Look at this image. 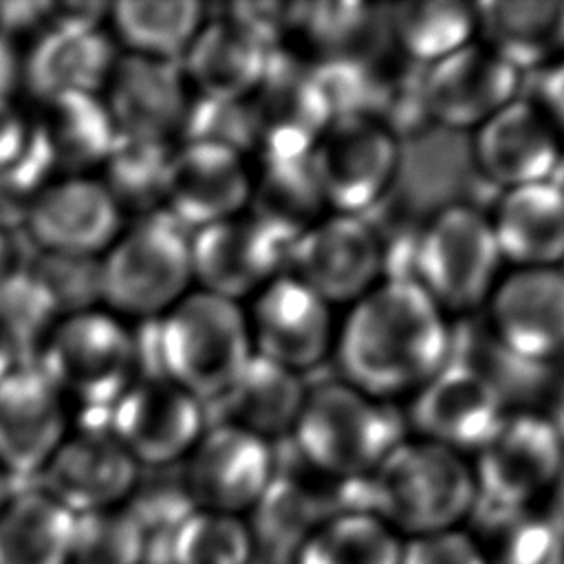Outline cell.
Here are the masks:
<instances>
[{
    "mask_svg": "<svg viewBox=\"0 0 564 564\" xmlns=\"http://www.w3.org/2000/svg\"><path fill=\"white\" fill-rule=\"evenodd\" d=\"M104 425L141 467L183 463L207 427L205 403L161 375H139L110 405Z\"/></svg>",
    "mask_w": 564,
    "mask_h": 564,
    "instance_id": "obj_10",
    "label": "cell"
},
{
    "mask_svg": "<svg viewBox=\"0 0 564 564\" xmlns=\"http://www.w3.org/2000/svg\"><path fill=\"white\" fill-rule=\"evenodd\" d=\"M520 84V70L474 40L421 70V101L432 123L474 132L518 97Z\"/></svg>",
    "mask_w": 564,
    "mask_h": 564,
    "instance_id": "obj_20",
    "label": "cell"
},
{
    "mask_svg": "<svg viewBox=\"0 0 564 564\" xmlns=\"http://www.w3.org/2000/svg\"><path fill=\"white\" fill-rule=\"evenodd\" d=\"M247 212L295 240L328 209L317 189L308 159H293L258 161Z\"/></svg>",
    "mask_w": 564,
    "mask_h": 564,
    "instance_id": "obj_36",
    "label": "cell"
},
{
    "mask_svg": "<svg viewBox=\"0 0 564 564\" xmlns=\"http://www.w3.org/2000/svg\"><path fill=\"white\" fill-rule=\"evenodd\" d=\"M546 511L551 513L555 527L560 529V533H562V538H564V471H562V476H560V480H557L553 494H551L549 500H546Z\"/></svg>",
    "mask_w": 564,
    "mask_h": 564,
    "instance_id": "obj_47",
    "label": "cell"
},
{
    "mask_svg": "<svg viewBox=\"0 0 564 564\" xmlns=\"http://www.w3.org/2000/svg\"><path fill=\"white\" fill-rule=\"evenodd\" d=\"M278 471L273 443L231 423L205 427L183 460L181 487L194 509L249 516Z\"/></svg>",
    "mask_w": 564,
    "mask_h": 564,
    "instance_id": "obj_12",
    "label": "cell"
},
{
    "mask_svg": "<svg viewBox=\"0 0 564 564\" xmlns=\"http://www.w3.org/2000/svg\"><path fill=\"white\" fill-rule=\"evenodd\" d=\"M308 163L328 212L355 214L379 205L401 165V137L372 115H333Z\"/></svg>",
    "mask_w": 564,
    "mask_h": 564,
    "instance_id": "obj_8",
    "label": "cell"
},
{
    "mask_svg": "<svg viewBox=\"0 0 564 564\" xmlns=\"http://www.w3.org/2000/svg\"><path fill=\"white\" fill-rule=\"evenodd\" d=\"M172 148V143L163 141L117 137L110 156L101 165V181L119 203L121 212L137 209L150 214L161 209Z\"/></svg>",
    "mask_w": 564,
    "mask_h": 564,
    "instance_id": "obj_38",
    "label": "cell"
},
{
    "mask_svg": "<svg viewBox=\"0 0 564 564\" xmlns=\"http://www.w3.org/2000/svg\"><path fill=\"white\" fill-rule=\"evenodd\" d=\"M386 31L401 55L421 68L476 40L474 2L425 0L386 9Z\"/></svg>",
    "mask_w": 564,
    "mask_h": 564,
    "instance_id": "obj_35",
    "label": "cell"
},
{
    "mask_svg": "<svg viewBox=\"0 0 564 564\" xmlns=\"http://www.w3.org/2000/svg\"><path fill=\"white\" fill-rule=\"evenodd\" d=\"M505 412V397L491 375L449 359L412 394L410 423L414 436L469 458L487 443Z\"/></svg>",
    "mask_w": 564,
    "mask_h": 564,
    "instance_id": "obj_18",
    "label": "cell"
},
{
    "mask_svg": "<svg viewBox=\"0 0 564 564\" xmlns=\"http://www.w3.org/2000/svg\"><path fill=\"white\" fill-rule=\"evenodd\" d=\"M271 53L251 31L223 15L205 20L178 64L198 97L245 101L262 82Z\"/></svg>",
    "mask_w": 564,
    "mask_h": 564,
    "instance_id": "obj_27",
    "label": "cell"
},
{
    "mask_svg": "<svg viewBox=\"0 0 564 564\" xmlns=\"http://www.w3.org/2000/svg\"><path fill=\"white\" fill-rule=\"evenodd\" d=\"M447 315L408 278H383L337 324L339 379L379 401L414 394L452 357Z\"/></svg>",
    "mask_w": 564,
    "mask_h": 564,
    "instance_id": "obj_1",
    "label": "cell"
},
{
    "mask_svg": "<svg viewBox=\"0 0 564 564\" xmlns=\"http://www.w3.org/2000/svg\"><path fill=\"white\" fill-rule=\"evenodd\" d=\"M408 264V280L445 315H463L485 306L505 262L489 216L469 203H447L423 220Z\"/></svg>",
    "mask_w": 564,
    "mask_h": 564,
    "instance_id": "obj_6",
    "label": "cell"
},
{
    "mask_svg": "<svg viewBox=\"0 0 564 564\" xmlns=\"http://www.w3.org/2000/svg\"><path fill=\"white\" fill-rule=\"evenodd\" d=\"M35 139L53 170L90 174L117 143V130L101 95H64L40 104Z\"/></svg>",
    "mask_w": 564,
    "mask_h": 564,
    "instance_id": "obj_29",
    "label": "cell"
},
{
    "mask_svg": "<svg viewBox=\"0 0 564 564\" xmlns=\"http://www.w3.org/2000/svg\"><path fill=\"white\" fill-rule=\"evenodd\" d=\"M465 529L485 564H560L564 538L546 507L476 505Z\"/></svg>",
    "mask_w": 564,
    "mask_h": 564,
    "instance_id": "obj_34",
    "label": "cell"
},
{
    "mask_svg": "<svg viewBox=\"0 0 564 564\" xmlns=\"http://www.w3.org/2000/svg\"><path fill=\"white\" fill-rule=\"evenodd\" d=\"M9 245H7V236L4 229L0 227V278L9 271Z\"/></svg>",
    "mask_w": 564,
    "mask_h": 564,
    "instance_id": "obj_48",
    "label": "cell"
},
{
    "mask_svg": "<svg viewBox=\"0 0 564 564\" xmlns=\"http://www.w3.org/2000/svg\"><path fill=\"white\" fill-rule=\"evenodd\" d=\"M37 370L66 401L104 416L139 377V341L126 319L88 306L57 317L37 348Z\"/></svg>",
    "mask_w": 564,
    "mask_h": 564,
    "instance_id": "obj_7",
    "label": "cell"
},
{
    "mask_svg": "<svg viewBox=\"0 0 564 564\" xmlns=\"http://www.w3.org/2000/svg\"><path fill=\"white\" fill-rule=\"evenodd\" d=\"M300 463L335 485H361L403 438L394 410L341 379L306 388L291 430Z\"/></svg>",
    "mask_w": 564,
    "mask_h": 564,
    "instance_id": "obj_3",
    "label": "cell"
},
{
    "mask_svg": "<svg viewBox=\"0 0 564 564\" xmlns=\"http://www.w3.org/2000/svg\"><path fill=\"white\" fill-rule=\"evenodd\" d=\"M482 308L489 335L516 364L546 368L564 361V267L509 269Z\"/></svg>",
    "mask_w": 564,
    "mask_h": 564,
    "instance_id": "obj_13",
    "label": "cell"
},
{
    "mask_svg": "<svg viewBox=\"0 0 564 564\" xmlns=\"http://www.w3.org/2000/svg\"><path fill=\"white\" fill-rule=\"evenodd\" d=\"M62 315L53 293L35 271H7L0 278V328L20 355L40 348Z\"/></svg>",
    "mask_w": 564,
    "mask_h": 564,
    "instance_id": "obj_39",
    "label": "cell"
},
{
    "mask_svg": "<svg viewBox=\"0 0 564 564\" xmlns=\"http://www.w3.org/2000/svg\"><path fill=\"white\" fill-rule=\"evenodd\" d=\"M117 137L172 143L181 134L189 86L178 62L119 55L101 90Z\"/></svg>",
    "mask_w": 564,
    "mask_h": 564,
    "instance_id": "obj_24",
    "label": "cell"
},
{
    "mask_svg": "<svg viewBox=\"0 0 564 564\" xmlns=\"http://www.w3.org/2000/svg\"><path fill=\"white\" fill-rule=\"evenodd\" d=\"M258 549L249 518L194 509L172 535L165 564H253Z\"/></svg>",
    "mask_w": 564,
    "mask_h": 564,
    "instance_id": "obj_37",
    "label": "cell"
},
{
    "mask_svg": "<svg viewBox=\"0 0 564 564\" xmlns=\"http://www.w3.org/2000/svg\"><path fill=\"white\" fill-rule=\"evenodd\" d=\"M108 20L128 55L181 62L207 18L196 0H121L108 7Z\"/></svg>",
    "mask_w": 564,
    "mask_h": 564,
    "instance_id": "obj_33",
    "label": "cell"
},
{
    "mask_svg": "<svg viewBox=\"0 0 564 564\" xmlns=\"http://www.w3.org/2000/svg\"><path fill=\"white\" fill-rule=\"evenodd\" d=\"M247 322L253 355L291 372L304 375L333 357V306L286 271L251 297Z\"/></svg>",
    "mask_w": 564,
    "mask_h": 564,
    "instance_id": "obj_15",
    "label": "cell"
},
{
    "mask_svg": "<svg viewBox=\"0 0 564 564\" xmlns=\"http://www.w3.org/2000/svg\"><path fill=\"white\" fill-rule=\"evenodd\" d=\"M97 275L110 313L156 322L194 286L189 231L161 209L143 214L97 260Z\"/></svg>",
    "mask_w": 564,
    "mask_h": 564,
    "instance_id": "obj_5",
    "label": "cell"
},
{
    "mask_svg": "<svg viewBox=\"0 0 564 564\" xmlns=\"http://www.w3.org/2000/svg\"><path fill=\"white\" fill-rule=\"evenodd\" d=\"M20 350L15 348V344L4 335V330L0 328V381L11 375L15 368H20Z\"/></svg>",
    "mask_w": 564,
    "mask_h": 564,
    "instance_id": "obj_46",
    "label": "cell"
},
{
    "mask_svg": "<svg viewBox=\"0 0 564 564\" xmlns=\"http://www.w3.org/2000/svg\"><path fill=\"white\" fill-rule=\"evenodd\" d=\"M22 225L44 256L99 260L123 229V212L101 178L62 174L31 200Z\"/></svg>",
    "mask_w": 564,
    "mask_h": 564,
    "instance_id": "obj_14",
    "label": "cell"
},
{
    "mask_svg": "<svg viewBox=\"0 0 564 564\" xmlns=\"http://www.w3.org/2000/svg\"><path fill=\"white\" fill-rule=\"evenodd\" d=\"M117 57L99 26L51 24L22 57V84L40 104L64 95H101Z\"/></svg>",
    "mask_w": 564,
    "mask_h": 564,
    "instance_id": "obj_25",
    "label": "cell"
},
{
    "mask_svg": "<svg viewBox=\"0 0 564 564\" xmlns=\"http://www.w3.org/2000/svg\"><path fill=\"white\" fill-rule=\"evenodd\" d=\"M291 245L249 212L189 231L194 284L242 304L286 271Z\"/></svg>",
    "mask_w": 564,
    "mask_h": 564,
    "instance_id": "obj_17",
    "label": "cell"
},
{
    "mask_svg": "<svg viewBox=\"0 0 564 564\" xmlns=\"http://www.w3.org/2000/svg\"><path fill=\"white\" fill-rule=\"evenodd\" d=\"M560 185H562V189H564V178H562V181H560Z\"/></svg>",
    "mask_w": 564,
    "mask_h": 564,
    "instance_id": "obj_50",
    "label": "cell"
},
{
    "mask_svg": "<svg viewBox=\"0 0 564 564\" xmlns=\"http://www.w3.org/2000/svg\"><path fill=\"white\" fill-rule=\"evenodd\" d=\"M471 161L502 192L553 181L564 167V143L538 104L518 95L471 132Z\"/></svg>",
    "mask_w": 564,
    "mask_h": 564,
    "instance_id": "obj_22",
    "label": "cell"
},
{
    "mask_svg": "<svg viewBox=\"0 0 564 564\" xmlns=\"http://www.w3.org/2000/svg\"><path fill=\"white\" fill-rule=\"evenodd\" d=\"M372 7L359 2L297 4L295 29L322 55V62L364 59L361 44L370 40L377 24Z\"/></svg>",
    "mask_w": 564,
    "mask_h": 564,
    "instance_id": "obj_40",
    "label": "cell"
},
{
    "mask_svg": "<svg viewBox=\"0 0 564 564\" xmlns=\"http://www.w3.org/2000/svg\"><path fill=\"white\" fill-rule=\"evenodd\" d=\"M137 485L139 465L106 425L68 432L40 474V487L73 516L123 507Z\"/></svg>",
    "mask_w": 564,
    "mask_h": 564,
    "instance_id": "obj_21",
    "label": "cell"
},
{
    "mask_svg": "<svg viewBox=\"0 0 564 564\" xmlns=\"http://www.w3.org/2000/svg\"><path fill=\"white\" fill-rule=\"evenodd\" d=\"M11 494H13V489H11V478L0 469V511H2V507H4V502L9 500Z\"/></svg>",
    "mask_w": 564,
    "mask_h": 564,
    "instance_id": "obj_49",
    "label": "cell"
},
{
    "mask_svg": "<svg viewBox=\"0 0 564 564\" xmlns=\"http://www.w3.org/2000/svg\"><path fill=\"white\" fill-rule=\"evenodd\" d=\"M471 467L478 502L542 507L564 471V436L544 410H507Z\"/></svg>",
    "mask_w": 564,
    "mask_h": 564,
    "instance_id": "obj_9",
    "label": "cell"
},
{
    "mask_svg": "<svg viewBox=\"0 0 564 564\" xmlns=\"http://www.w3.org/2000/svg\"><path fill=\"white\" fill-rule=\"evenodd\" d=\"M401 564H485L471 533L463 529L405 540Z\"/></svg>",
    "mask_w": 564,
    "mask_h": 564,
    "instance_id": "obj_42",
    "label": "cell"
},
{
    "mask_svg": "<svg viewBox=\"0 0 564 564\" xmlns=\"http://www.w3.org/2000/svg\"><path fill=\"white\" fill-rule=\"evenodd\" d=\"M538 73L540 77L531 99L538 104L564 143V55Z\"/></svg>",
    "mask_w": 564,
    "mask_h": 564,
    "instance_id": "obj_44",
    "label": "cell"
},
{
    "mask_svg": "<svg viewBox=\"0 0 564 564\" xmlns=\"http://www.w3.org/2000/svg\"><path fill=\"white\" fill-rule=\"evenodd\" d=\"M31 141L33 123L15 106L13 97H0V174L26 154Z\"/></svg>",
    "mask_w": 564,
    "mask_h": 564,
    "instance_id": "obj_43",
    "label": "cell"
},
{
    "mask_svg": "<svg viewBox=\"0 0 564 564\" xmlns=\"http://www.w3.org/2000/svg\"><path fill=\"white\" fill-rule=\"evenodd\" d=\"M361 502L403 540L463 529L478 505L471 458L403 436L364 480Z\"/></svg>",
    "mask_w": 564,
    "mask_h": 564,
    "instance_id": "obj_2",
    "label": "cell"
},
{
    "mask_svg": "<svg viewBox=\"0 0 564 564\" xmlns=\"http://www.w3.org/2000/svg\"><path fill=\"white\" fill-rule=\"evenodd\" d=\"M487 216L511 269L564 267V189L555 178L502 189Z\"/></svg>",
    "mask_w": 564,
    "mask_h": 564,
    "instance_id": "obj_26",
    "label": "cell"
},
{
    "mask_svg": "<svg viewBox=\"0 0 564 564\" xmlns=\"http://www.w3.org/2000/svg\"><path fill=\"white\" fill-rule=\"evenodd\" d=\"M68 564H145V538L126 507L75 516Z\"/></svg>",
    "mask_w": 564,
    "mask_h": 564,
    "instance_id": "obj_41",
    "label": "cell"
},
{
    "mask_svg": "<svg viewBox=\"0 0 564 564\" xmlns=\"http://www.w3.org/2000/svg\"><path fill=\"white\" fill-rule=\"evenodd\" d=\"M68 405L37 368H15L0 381V469L40 478L68 436Z\"/></svg>",
    "mask_w": 564,
    "mask_h": 564,
    "instance_id": "obj_23",
    "label": "cell"
},
{
    "mask_svg": "<svg viewBox=\"0 0 564 564\" xmlns=\"http://www.w3.org/2000/svg\"><path fill=\"white\" fill-rule=\"evenodd\" d=\"M286 273L330 306L352 304L386 278V242L364 216L328 212L293 240Z\"/></svg>",
    "mask_w": 564,
    "mask_h": 564,
    "instance_id": "obj_11",
    "label": "cell"
},
{
    "mask_svg": "<svg viewBox=\"0 0 564 564\" xmlns=\"http://www.w3.org/2000/svg\"><path fill=\"white\" fill-rule=\"evenodd\" d=\"M156 375L218 403L253 357L245 304L192 289L156 319Z\"/></svg>",
    "mask_w": 564,
    "mask_h": 564,
    "instance_id": "obj_4",
    "label": "cell"
},
{
    "mask_svg": "<svg viewBox=\"0 0 564 564\" xmlns=\"http://www.w3.org/2000/svg\"><path fill=\"white\" fill-rule=\"evenodd\" d=\"M22 82V57L13 48V37L0 33V97H11Z\"/></svg>",
    "mask_w": 564,
    "mask_h": 564,
    "instance_id": "obj_45",
    "label": "cell"
},
{
    "mask_svg": "<svg viewBox=\"0 0 564 564\" xmlns=\"http://www.w3.org/2000/svg\"><path fill=\"white\" fill-rule=\"evenodd\" d=\"M251 189L253 167L245 152L212 141H181L170 154L161 212L196 231L245 214Z\"/></svg>",
    "mask_w": 564,
    "mask_h": 564,
    "instance_id": "obj_16",
    "label": "cell"
},
{
    "mask_svg": "<svg viewBox=\"0 0 564 564\" xmlns=\"http://www.w3.org/2000/svg\"><path fill=\"white\" fill-rule=\"evenodd\" d=\"M75 516L42 487L13 491L0 511V564H68Z\"/></svg>",
    "mask_w": 564,
    "mask_h": 564,
    "instance_id": "obj_32",
    "label": "cell"
},
{
    "mask_svg": "<svg viewBox=\"0 0 564 564\" xmlns=\"http://www.w3.org/2000/svg\"><path fill=\"white\" fill-rule=\"evenodd\" d=\"M476 40L516 70H542L564 55V0L474 2Z\"/></svg>",
    "mask_w": 564,
    "mask_h": 564,
    "instance_id": "obj_28",
    "label": "cell"
},
{
    "mask_svg": "<svg viewBox=\"0 0 564 564\" xmlns=\"http://www.w3.org/2000/svg\"><path fill=\"white\" fill-rule=\"evenodd\" d=\"M405 540L366 507H341L289 549L286 564H401Z\"/></svg>",
    "mask_w": 564,
    "mask_h": 564,
    "instance_id": "obj_30",
    "label": "cell"
},
{
    "mask_svg": "<svg viewBox=\"0 0 564 564\" xmlns=\"http://www.w3.org/2000/svg\"><path fill=\"white\" fill-rule=\"evenodd\" d=\"M306 388L302 375L253 355L231 390L218 401L225 405L223 421L269 443L289 438Z\"/></svg>",
    "mask_w": 564,
    "mask_h": 564,
    "instance_id": "obj_31",
    "label": "cell"
},
{
    "mask_svg": "<svg viewBox=\"0 0 564 564\" xmlns=\"http://www.w3.org/2000/svg\"><path fill=\"white\" fill-rule=\"evenodd\" d=\"M258 161L308 159L333 117L313 70L275 51L258 88L245 99Z\"/></svg>",
    "mask_w": 564,
    "mask_h": 564,
    "instance_id": "obj_19",
    "label": "cell"
}]
</instances>
